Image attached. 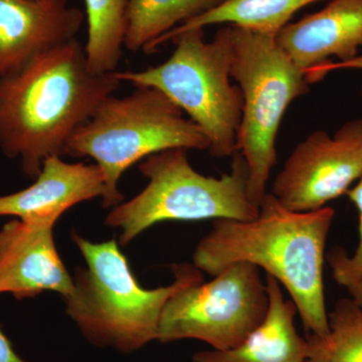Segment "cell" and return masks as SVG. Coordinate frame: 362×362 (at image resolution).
Wrapping results in <instances>:
<instances>
[{"label":"cell","instance_id":"obj_3","mask_svg":"<svg viewBox=\"0 0 362 362\" xmlns=\"http://www.w3.org/2000/svg\"><path fill=\"white\" fill-rule=\"evenodd\" d=\"M86 267L76 269L66 312L86 339L102 349L129 352L157 339L162 311L173 295L204 282L194 265H173V284L144 289L116 240L93 243L73 233Z\"/></svg>","mask_w":362,"mask_h":362},{"label":"cell","instance_id":"obj_15","mask_svg":"<svg viewBox=\"0 0 362 362\" xmlns=\"http://www.w3.org/2000/svg\"><path fill=\"white\" fill-rule=\"evenodd\" d=\"M317 1L320 0H225L211 11L162 35L150 45L146 54L156 52L157 47L169 42L177 33L221 23L276 35L298 11Z\"/></svg>","mask_w":362,"mask_h":362},{"label":"cell","instance_id":"obj_4","mask_svg":"<svg viewBox=\"0 0 362 362\" xmlns=\"http://www.w3.org/2000/svg\"><path fill=\"white\" fill-rule=\"evenodd\" d=\"M135 87L128 96L107 98L66 144L65 156L90 157L103 173L104 209L122 204L119 181L136 162L168 149H209L201 128L164 93Z\"/></svg>","mask_w":362,"mask_h":362},{"label":"cell","instance_id":"obj_11","mask_svg":"<svg viewBox=\"0 0 362 362\" xmlns=\"http://www.w3.org/2000/svg\"><path fill=\"white\" fill-rule=\"evenodd\" d=\"M84 18L66 0H0V78L77 39Z\"/></svg>","mask_w":362,"mask_h":362},{"label":"cell","instance_id":"obj_16","mask_svg":"<svg viewBox=\"0 0 362 362\" xmlns=\"http://www.w3.org/2000/svg\"><path fill=\"white\" fill-rule=\"evenodd\" d=\"M225 0H129L124 47L146 52L176 26L220 6Z\"/></svg>","mask_w":362,"mask_h":362},{"label":"cell","instance_id":"obj_2","mask_svg":"<svg viewBox=\"0 0 362 362\" xmlns=\"http://www.w3.org/2000/svg\"><path fill=\"white\" fill-rule=\"evenodd\" d=\"M334 214L328 206L290 211L267 194L255 220L214 221L195 249L194 265L214 277L237 262L264 269L291 295L306 330L326 337L324 252Z\"/></svg>","mask_w":362,"mask_h":362},{"label":"cell","instance_id":"obj_9","mask_svg":"<svg viewBox=\"0 0 362 362\" xmlns=\"http://www.w3.org/2000/svg\"><path fill=\"white\" fill-rule=\"evenodd\" d=\"M362 176V120L332 136L317 130L300 142L276 176L270 194L293 211H316L347 194Z\"/></svg>","mask_w":362,"mask_h":362},{"label":"cell","instance_id":"obj_22","mask_svg":"<svg viewBox=\"0 0 362 362\" xmlns=\"http://www.w3.org/2000/svg\"><path fill=\"white\" fill-rule=\"evenodd\" d=\"M345 288L362 311V279L349 283V284L345 286Z\"/></svg>","mask_w":362,"mask_h":362},{"label":"cell","instance_id":"obj_8","mask_svg":"<svg viewBox=\"0 0 362 362\" xmlns=\"http://www.w3.org/2000/svg\"><path fill=\"white\" fill-rule=\"evenodd\" d=\"M259 269L237 262L211 282L176 293L162 311L157 341L197 339L216 350L239 346L268 314V291Z\"/></svg>","mask_w":362,"mask_h":362},{"label":"cell","instance_id":"obj_5","mask_svg":"<svg viewBox=\"0 0 362 362\" xmlns=\"http://www.w3.org/2000/svg\"><path fill=\"white\" fill-rule=\"evenodd\" d=\"M169 40L175 49L168 61L139 71H116V77L161 90L201 128L211 156H232L244 106L242 90L230 83L232 26L220 28L211 42L204 39V28Z\"/></svg>","mask_w":362,"mask_h":362},{"label":"cell","instance_id":"obj_21","mask_svg":"<svg viewBox=\"0 0 362 362\" xmlns=\"http://www.w3.org/2000/svg\"><path fill=\"white\" fill-rule=\"evenodd\" d=\"M0 362H25L16 354L1 328H0Z\"/></svg>","mask_w":362,"mask_h":362},{"label":"cell","instance_id":"obj_7","mask_svg":"<svg viewBox=\"0 0 362 362\" xmlns=\"http://www.w3.org/2000/svg\"><path fill=\"white\" fill-rule=\"evenodd\" d=\"M232 26L230 76L244 98L237 151L249 168L247 195L259 209L277 163L276 138L290 104L309 92L306 75L277 44L275 35Z\"/></svg>","mask_w":362,"mask_h":362},{"label":"cell","instance_id":"obj_13","mask_svg":"<svg viewBox=\"0 0 362 362\" xmlns=\"http://www.w3.org/2000/svg\"><path fill=\"white\" fill-rule=\"evenodd\" d=\"M30 187L0 197V216L56 225L71 207L105 194L103 173L97 164L69 163L49 156Z\"/></svg>","mask_w":362,"mask_h":362},{"label":"cell","instance_id":"obj_19","mask_svg":"<svg viewBox=\"0 0 362 362\" xmlns=\"http://www.w3.org/2000/svg\"><path fill=\"white\" fill-rule=\"evenodd\" d=\"M350 201L354 202L359 213V244L354 256L335 247L327 255V261L332 269L333 278L339 285L346 286L362 279V176L356 187L347 192Z\"/></svg>","mask_w":362,"mask_h":362},{"label":"cell","instance_id":"obj_17","mask_svg":"<svg viewBox=\"0 0 362 362\" xmlns=\"http://www.w3.org/2000/svg\"><path fill=\"white\" fill-rule=\"evenodd\" d=\"M129 0H85L88 66L93 73L116 71L123 57Z\"/></svg>","mask_w":362,"mask_h":362},{"label":"cell","instance_id":"obj_12","mask_svg":"<svg viewBox=\"0 0 362 362\" xmlns=\"http://www.w3.org/2000/svg\"><path fill=\"white\" fill-rule=\"evenodd\" d=\"M275 39L305 75L332 57L349 62L362 47V0H331L318 13L288 23Z\"/></svg>","mask_w":362,"mask_h":362},{"label":"cell","instance_id":"obj_10","mask_svg":"<svg viewBox=\"0 0 362 362\" xmlns=\"http://www.w3.org/2000/svg\"><path fill=\"white\" fill-rule=\"evenodd\" d=\"M54 223L42 221L6 223L0 230V294L16 299L45 291L70 294L74 280L59 257L54 240Z\"/></svg>","mask_w":362,"mask_h":362},{"label":"cell","instance_id":"obj_18","mask_svg":"<svg viewBox=\"0 0 362 362\" xmlns=\"http://www.w3.org/2000/svg\"><path fill=\"white\" fill-rule=\"evenodd\" d=\"M329 333L307 338L306 362H362V311L354 299H341L328 314Z\"/></svg>","mask_w":362,"mask_h":362},{"label":"cell","instance_id":"obj_14","mask_svg":"<svg viewBox=\"0 0 362 362\" xmlns=\"http://www.w3.org/2000/svg\"><path fill=\"white\" fill-rule=\"evenodd\" d=\"M269 310L263 323L239 346L197 352L192 362H306L308 343L298 334L297 307L285 300L280 283L266 275Z\"/></svg>","mask_w":362,"mask_h":362},{"label":"cell","instance_id":"obj_20","mask_svg":"<svg viewBox=\"0 0 362 362\" xmlns=\"http://www.w3.org/2000/svg\"><path fill=\"white\" fill-rule=\"evenodd\" d=\"M342 69H354V70H362V54L357 56L356 58L350 59L345 63H337V62H331L327 65L319 66L315 70L311 71L310 73L307 74L306 78L309 84L311 83L318 82L322 80L328 73L335 71L337 70H342Z\"/></svg>","mask_w":362,"mask_h":362},{"label":"cell","instance_id":"obj_1","mask_svg":"<svg viewBox=\"0 0 362 362\" xmlns=\"http://www.w3.org/2000/svg\"><path fill=\"white\" fill-rule=\"evenodd\" d=\"M120 85L115 71L90 70L77 39L42 52L0 78V149L35 180L47 157L65 156L71 136Z\"/></svg>","mask_w":362,"mask_h":362},{"label":"cell","instance_id":"obj_6","mask_svg":"<svg viewBox=\"0 0 362 362\" xmlns=\"http://www.w3.org/2000/svg\"><path fill=\"white\" fill-rule=\"evenodd\" d=\"M232 156L230 173L221 178L194 170L187 149H168L146 157L139 170L148 185L129 202L113 207L105 223L120 230L119 242L127 246L140 233L162 221L255 220L259 209L247 195L246 159L239 151Z\"/></svg>","mask_w":362,"mask_h":362},{"label":"cell","instance_id":"obj_23","mask_svg":"<svg viewBox=\"0 0 362 362\" xmlns=\"http://www.w3.org/2000/svg\"><path fill=\"white\" fill-rule=\"evenodd\" d=\"M361 93H362V89H361Z\"/></svg>","mask_w":362,"mask_h":362}]
</instances>
